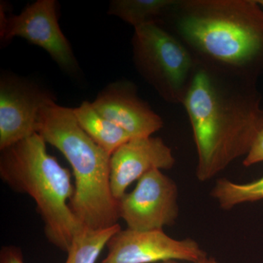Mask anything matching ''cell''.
<instances>
[{
  "mask_svg": "<svg viewBox=\"0 0 263 263\" xmlns=\"http://www.w3.org/2000/svg\"><path fill=\"white\" fill-rule=\"evenodd\" d=\"M255 79L197 63L182 105L196 146V176L209 181L246 157L263 127Z\"/></svg>",
  "mask_w": 263,
  "mask_h": 263,
  "instance_id": "obj_1",
  "label": "cell"
},
{
  "mask_svg": "<svg viewBox=\"0 0 263 263\" xmlns=\"http://www.w3.org/2000/svg\"><path fill=\"white\" fill-rule=\"evenodd\" d=\"M55 101L37 86L15 77L0 81V151L37 133L41 108Z\"/></svg>",
  "mask_w": 263,
  "mask_h": 263,
  "instance_id": "obj_9",
  "label": "cell"
},
{
  "mask_svg": "<svg viewBox=\"0 0 263 263\" xmlns=\"http://www.w3.org/2000/svg\"><path fill=\"white\" fill-rule=\"evenodd\" d=\"M257 3H259V5H261V6L263 8V0H257Z\"/></svg>",
  "mask_w": 263,
  "mask_h": 263,
  "instance_id": "obj_19",
  "label": "cell"
},
{
  "mask_svg": "<svg viewBox=\"0 0 263 263\" xmlns=\"http://www.w3.org/2000/svg\"><path fill=\"white\" fill-rule=\"evenodd\" d=\"M73 111L85 133L110 155L132 139L124 129L99 114L91 103L83 102Z\"/></svg>",
  "mask_w": 263,
  "mask_h": 263,
  "instance_id": "obj_12",
  "label": "cell"
},
{
  "mask_svg": "<svg viewBox=\"0 0 263 263\" xmlns=\"http://www.w3.org/2000/svg\"><path fill=\"white\" fill-rule=\"evenodd\" d=\"M38 133L1 151L0 177L16 193L34 200L48 241L67 252L83 226L70 202L75 192L70 170L48 153Z\"/></svg>",
  "mask_w": 263,
  "mask_h": 263,
  "instance_id": "obj_4",
  "label": "cell"
},
{
  "mask_svg": "<svg viewBox=\"0 0 263 263\" xmlns=\"http://www.w3.org/2000/svg\"><path fill=\"white\" fill-rule=\"evenodd\" d=\"M176 163L172 150L157 137L132 138L110 156L112 194L119 200L128 187L155 170H170Z\"/></svg>",
  "mask_w": 263,
  "mask_h": 263,
  "instance_id": "obj_10",
  "label": "cell"
},
{
  "mask_svg": "<svg viewBox=\"0 0 263 263\" xmlns=\"http://www.w3.org/2000/svg\"><path fill=\"white\" fill-rule=\"evenodd\" d=\"M119 224L106 228H91L83 224L72 238L65 263H96Z\"/></svg>",
  "mask_w": 263,
  "mask_h": 263,
  "instance_id": "obj_13",
  "label": "cell"
},
{
  "mask_svg": "<svg viewBox=\"0 0 263 263\" xmlns=\"http://www.w3.org/2000/svg\"><path fill=\"white\" fill-rule=\"evenodd\" d=\"M161 20L197 63L255 80L263 74V8L257 0H175Z\"/></svg>",
  "mask_w": 263,
  "mask_h": 263,
  "instance_id": "obj_2",
  "label": "cell"
},
{
  "mask_svg": "<svg viewBox=\"0 0 263 263\" xmlns=\"http://www.w3.org/2000/svg\"><path fill=\"white\" fill-rule=\"evenodd\" d=\"M132 46L133 61L144 80L167 103L183 104L197 69L190 50L159 22L135 29Z\"/></svg>",
  "mask_w": 263,
  "mask_h": 263,
  "instance_id": "obj_5",
  "label": "cell"
},
{
  "mask_svg": "<svg viewBox=\"0 0 263 263\" xmlns=\"http://www.w3.org/2000/svg\"><path fill=\"white\" fill-rule=\"evenodd\" d=\"M259 162H263V127L259 132L248 155L243 159V164L245 167H250Z\"/></svg>",
  "mask_w": 263,
  "mask_h": 263,
  "instance_id": "obj_16",
  "label": "cell"
},
{
  "mask_svg": "<svg viewBox=\"0 0 263 263\" xmlns=\"http://www.w3.org/2000/svg\"><path fill=\"white\" fill-rule=\"evenodd\" d=\"M158 263H180L179 261L178 260H174V259H171V260H166L163 261V262H158ZM195 263H221L218 261L217 259L214 258V257H209L208 256H205L203 258L200 259V260L197 261Z\"/></svg>",
  "mask_w": 263,
  "mask_h": 263,
  "instance_id": "obj_18",
  "label": "cell"
},
{
  "mask_svg": "<svg viewBox=\"0 0 263 263\" xmlns=\"http://www.w3.org/2000/svg\"><path fill=\"white\" fill-rule=\"evenodd\" d=\"M91 104L132 138L152 136L163 127L162 118L138 97L136 88L128 81L108 85Z\"/></svg>",
  "mask_w": 263,
  "mask_h": 263,
  "instance_id": "obj_11",
  "label": "cell"
},
{
  "mask_svg": "<svg viewBox=\"0 0 263 263\" xmlns=\"http://www.w3.org/2000/svg\"><path fill=\"white\" fill-rule=\"evenodd\" d=\"M0 20V37L3 42L15 37L24 38L46 50L64 70L70 72L77 70L70 43L59 25L55 0H38L20 14L9 16L1 7Z\"/></svg>",
  "mask_w": 263,
  "mask_h": 263,
  "instance_id": "obj_7",
  "label": "cell"
},
{
  "mask_svg": "<svg viewBox=\"0 0 263 263\" xmlns=\"http://www.w3.org/2000/svg\"><path fill=\"white\" fill-rule=\"evenodd\" d=\"M0 263H25L22 249L12 245L2 247Z\"/></svg>",
  "mask_w": 263,
  "mask_h": 263,
  "instance_id": "obj_17",
  "label": "cell"
},
{
  "mask_svg": "<svg viewBox=\"0 0 263 263\" xmlns=\"http://www.w3.org/2000/svg\"><path fill=\"white\" fill-rule=\"evenodd\" d=\"M177 185L160 170H155L137 181L130 193L118 200L119 219L135 230H164L179 216Z\"/></svg>",
  "mask_w": 263,
  "mask_h": 263,
  "instance_id": "obj_6",
  "label": "cell"
},
{
  "mask_svg": "<svg viewBox=\"0 0 263 263\" xmlns=\"http://www.w3.org/2000/svg\"><path fill=\"white\" fill-rule=\"evenodd\" d=\"M37 133L60 151L72 167L75 192L70 206L79 221L97 229L119 224V202L110 187L111 155L85 133L73 108L55 101L43 106Z\"/></svg>",
  "mask_w": 263,
  "mask_h": 263,
  "instance_id": "obj_3",
  "label": "cell"
},
{
  "mask_svg": "<svg viewBox=\"0 0 263 263\" xmlns=\"http://www.w3.org/2000/svg\"><path fill=\"white\" fill-rule=\"evenodd\" d=\"M219 206L230 210L240 204L263 200V176L252 182L238 183L228 179L216 181L211 193Z\"/></svg>",
  "mask_w": 263,
  "mask_h": 263,
  "instance_id": "obj_15",
  "label": "cell"
},
{
  "mask_svg": "<svg viewBox=\"0 0 263 263\" xmlns=\"http://www.w3.org/2000/svg\"><path fill=\"white\" fill-rule=\"evenodd\" d=\"M106 248L108 252L100 263H158L171 259L195 263L207 256L195 240L175 239L164 230L120 229Z\"/></svg>",
  "mask_w": 263,
  "mask_h": 263,
  "instance_id": "obj_8",
  "label": "cell"
},
{
  "mask_svg": "<svg viewBox=\"0 0 263 263\" xmlns=\"http://www.w3.org/2000/svg\"><path fill=\"white\" fill-rule=\"evenodd\" d=\"M175 0H114L110 3L108 14L115 15L134 28L158 22Z\"/></svg>",
  "mask_w": 263,
  "mask_h": 263,
  "instance_id": "obj_14",
  "label": "cell"
}]
</instances>
